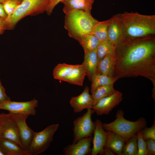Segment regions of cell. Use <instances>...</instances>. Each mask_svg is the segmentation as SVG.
<instances>
[{"instance_id":"obj_10","label":"cell","mask_w":155,"mask_h":155,"mask_svg":"<svg viewBox=\"0 0 155 155\" xmlns=\"http://www.w3.org/2000/svg\"><path fill=\"white\" fill-rule=\"evenodd\" d=\"M123 99L122 92L117 90L113 94L100 100L92 109L98 115H107L120 104Z\"/></svg>"},{"instance_id":"obj_39","label":"cell","mask_w":155,"mask_h":155,"mask_svg":"<svg viewBox=\"0 0 155 155\" xmlns=\"http://www.w3.org/2000/svg\"><path fill=\"white\" fill-rule=\"evenodd\" d=\"M4 31L3 30L0 28V34L3 33Z\"/></svg>"},{"instance_id":"obj_12","label":"cell","mask_w":155,"mask_h":155,"mask_svg":"<svg viewBox=\"0 0 155 155\" xmlns=\"http://www.w3.org/2000/svg\"><path fill=\"white\" fill-rule=\"evenodd\" d=\"M69 103L75 113H80L85 109L92 108L93 106V100L89 93V87L86 86L80 94L72 97Z\"/></svg>"},{"instance_id":"obj_21","label":"cell","mask_w":155,"mask_h":155,"mask_svg":"<svg viewBox=\"0 0 155 155\" xmlns=\"http://www.w3.org/2000/svg\"><path fill=\"white\" fill-rule=\"evenodd\" d=\"M0 150L5 155H28L20 145L14 142L0 138Z\"/></svg>"},{"instance_id":"obj_29","label":"cell","mask_w":155,"mask_h":155,"mask_svg":"<svg viewBox=\"0 0 155 155\" xmlns=\"http://www.w3.org/2000/svg\"><path fill=\"white\" fill-rule=\"evenodd\" d=\"M21 2L18 0H7L2 3L7 17L13 13Z\"/></svg>"},{"instance_id":"obj_40","label":"cell","mask_w":155,"mask_h":155,"mask_svg":"<svg viewBox=\"0 0 155 155\" xmlns=\"http://www.w3.org/2000/svg\"><path fill=\"white\" fill-rule=\"evenodd\" d=\"M7 0H0V3H3Z\"/></svg>"},{"instance_id":"obj_23","label":"cell","mask_w":155,"mask_h":155,"mask_svg":"<svg viewBox=\"0 0 155 155\" xmlns=\"http://www.w3.org/2000/svg\"><path fill=\"white\" fill-rule=\"evenodd\" d=\"M117 80L103 74L96 73L92 76L91 81V92L92 93L98 87L104 85L113 84Z\"/></svg>"},{"instance_id":"obj_25","label":"cell","mask_w":155,"mask_h":155,"mask_svg":"<svg viewBox=\"0 0 155 155\" xmlns=\"http://www.w3.org/2000/svg\"><path fill=\"white\" fill-rule=\"evenodd\" d=\"M116 46L108 40L100 41L96 50L98 62L108 55H114Z\"/></svg>"},{"instance_id":"obj_27","label":"cell","mask_w":155,"mask_h":155,"mask_svg":"<svg viewBox=\"0 0 155 155\" xmlns=\"http://www.w3.org/2000/svg\"><path fill=\"white\" fill-rule=\"evenodd\" d=\"M110 19L99 22L95 26L91 33L94 34L99 40L102 41L108 40L107 29Z\"/></svg>"},{"instance_id":"obj_14","label":"cell","mask_w":155,"mask_h":155,"mask_svg":"<svg viewBox=\"0 0 155 155\" xmlns=\"http://www.w3.org/2000/svg\"><path fill=\"white\" fill-rule=\"evenodd\" d=\"M106 139L104 148L110 149L115 154L122 155L125 140L118 134L111 131H106Z\"/></svg>"},{"instance_id":"obj_18","label":"cell","mask_w":155,"mask_h":155,"mask_svg":"<svg viewBox=\"0 0 155 155\" xmlns=\"http://www.w3.org/2000/svg\"><path fill=\"white\" fill-rule=\"evenodd\" d=\"M115 63L114 55H106L98 62L96 73L114 78Z\"/></svg>"},{"instance_id":"obj_41","label":"cell","mask_w":155,"mask_h":155,"mask_svg":"<svg viewBox=\"0 0 155 155\" xmlns=\"http://www.w3.org/2000/svg\"><path fill=\"white\" fill-rule=\"evenodd\" d=\"M0 155H5L0 150Z\"/></svg>"},{"instance_id":"obj_36","label":"cell","mask_w":155,"mask_h":155,"mask_svg":"<svg viewBox=\"0 0 155 155\" xmlns=\"http://www.w3.org/2000/svg\"><path fill=\"white\" fill-rule=\"evenodd\" d=\"M7 17L2 3H0V18L5 20Z\"/></svg>"},{"instance_id":"obj_16","label":"cell","mask_w":155,"mask_h":155,"mask_svg":"<svg viewBox=\"0 0 155 155\" xmlns=\"http://www.w3.org/2000/svg\"><path fill=\"white\" fill-rule=\"evenodd\" d=\"M94 0H64L61 2L63 4V11L65 14L73 10H81L91 12Z\"/></svg>"},{"instance_id":"obj_24","label":"cell","mask_w":155,"mask_h":155,"mask_svg":"<svg viewBox=\"0 0 155 155\" xmlns=\"http://www.w3.org/2000/svg\"><path fill=\"white\" fill-rule=\"evenodd\" d=\"M78 42L86 53L96 51L100 41L94 34L90 33L83 36Z\"/></svg>"},{"instance_id":"obj_33","label":"cell","mask_w":155,"mask_h":155,"mask_svg":"<svg viewBox=\"0 0 155 155\" xmlns=\"http://www.w3.org/2000/svg\"><path fill=\"white\" fill-rule=\"evenodd\" d=\"M63 0H49L46 10L48 15H50L56 5Z\"/></svg>"},{"instance_id":"obj_4","label":"cell","mask_w":155,"mask_h":155,"mask_svg":"<svg viewBox=\"0 0 155 155\" xmlns=\"http://www.w3.org/2000/svg\"><path fill=\"white\" fill-rule=\"evenodd\" d=\"M124 116L123 111L118 110L115 119L109 123H103L102 127L105 130L113 131L122 137L126 142L138 131L146 127L147 122L143 117L136 121H131L125 119Z\"/></svg>"},{"instance_id":"obj_37","label":"cell","mask_w":155,"mask_h":155,"mask_svg":"<svg viewBox=\"0 0 155 155\" xmlns=\"http://www.w3.org/2000/svg\"><path fill=\"white\" fill-rule=\"evenodd\" d=\"M0 28L5 30L8 29L7 24L5 20L0 18Z\"/></svg>"},{"instance_id":"obj_30","label":"cell","mask_w":155,"mask_h":155,"mask_svg":"<svg viewBox=\"0 0 155 155\" xmlns=\"http://www.w3.org/2000/svg\"><path fill=\"white\" fill-rule=\"evenodd\" d=\"M136 134L137 137L138 152L137 155H147V144L140 131Z\"/></svg>"},{"instance_id":"obj_5","label":"cell","mask_w":155,"mask_h":155,"mask_svg":"<svg viewBox=\"0 0 155 155\" xmlns=\"http://www.w3.org/2000/svg\"><path fill=\"white\" fill-rule=\"evenodd\" d=\"M49 0H22L13 13L5 20L8 29L13 28L25 17L37 15L46 11Z\"/></svg>"},{"instance_id":"obj_28","label":"cell","mask_w":155,"mask_h":155,"mask_svg":"<svg viewBox=\"0 0 155 155\" xmlns=\"http://www.w3.org/2000/svg\"><path fill=\"white\" fill-rule=\"evenodd\" d=\"M125 144L122 155H137V137L136 134L131 137Z\"/></svg>"},{"instance_id":"obj_34","label":"cell","mask_w":155,"mask_h":155,"mask_svg":"<svg viewBox=\"0 0 155 155\" xmlns=\"http://www.w3.org/2000/svg\"><path fill=\"white\" fill-rule=\"evenodd\" d=\"M11 100L5 92V89L2 86L0 79V104Z\"/></svg>"},{"instance_id":"obj_31","label":"cell","mask_w":155,"mask_h":155,"mask_svg":"<svg viewBox=\"0 0 155 155\" xmlns=\"http://www.w3.org/2000/svg\"><path fill=\"white\" fill-rule=\"evenodd\" d=\"M142 136L146 140L148 139L155 140V121L151 127H146L140 130Z\"/></svg>"},{"instance_id":"obj_11","label":"cell","mask_w":155,"mask_h":155,"mask_svg":"<svg viewBox=\"0 0 155 155\" xmlns=\"http://www.w3.org/2000/svg\"><path fill=\"white\" fill-rule=\"evenodd\" d=\"M102 123L98 119L95 122V128L92 138L93 147L91 154H103V151L106 139V131L102 127Z\"/></svg>"},{"instance_id":"obj_9","label":"cell","mask_w":155,"mask_h":155,"mask_svg":"<svg viewBox=\"0 0 155 155\" xmlns=\"http://www.w3.org/2000/svg\"><path fill=\"white\" fill-rule=\"evenodd\" d=\"M38 101L34 98L26 102L7 101L0 104V109L8 111L9 112L28 116L36 114V108L38 106Z\"/></svg>"},{"instance_id":"obj_6","label":"cell","mask_w":155,"mask_h":155,"mask_svg":"<svg viewBox=\"0 0 155 155\" xmlns=\"http://www.w3.org/2000/svg\"><path fill=\"white\" fill-rule=\"evenodd\" d=\"M59 127L58 124H51L39 132H34L28 151V155H36L44 152L49 148L53 135Z\"/></svg>"},{"instance_id":"obj_32","label":"cell","mask_w":155,"mask_h":155,"mask_svg":"<svg viewBox=\"0 0 155 155\" xmlns=\"http://www.w3.org/2000/svg\"><path fill=\"white\" fill-rule=\"evenodd\" d=\"M146 141L147 144V155H155V140L148 139Z\"/></svg>"},{"instance_id":"obj_2","label":"cell","mask_w":155,"mask_h":155,"mask_svg":"<svg viewBox=\"0 0 155 155\" xmlns=\"http://www.w3.org/2000/svg\"><path fill=\"white\" fill-rule=\"evenodd\" d=\"M123 38L155 36V15L125 12L115 15Z\"/></svg>"},{"instance_id":"obj_26","label":"cell","mask_w":155,"mask_h":155,"mask_svg":"<svg viewBox=\"0 0 155 155\" xmlns=\"http://www.w3.org/2000/svg\"><path fill=\"white\" fill-rule=\"evenodd\" d=\"M77 65H70L65 63L58 64L53 71L54 78L61 81Z\"/></svg>"},{"instance_id":"obj_22","label":"cell","mask_w":155,"mask_h":155,"mask_svg":"<svg viewBox=\"0 0 155 155\" xmlns=\"http://www.w3.org/2000/svg\"><path fill=\"white\" fill-rule=\"evenodd\" d=\"M117 90L114 88L113 84L102 86L97 87L91 93L93 100V106L96 104L101 99L113 94Z\"/></svg>"},{"instance_id":"obj_20","label":"cell","mask_w":155,"mask_h":155,"mask_svg":"<svg viewBox=\"0 0 155 155\" xmlns=\"http://www.w3.org/2000/svg\"><path fill=\"white\" fill-rule=\"evenodd\" d=\"M86 75V70L82 64L77 65L61 81L66 82L70 84L82 86Z\"/></svg>"},{"instance_id":"obj_7","label":"cell","mask_w":155,"mask_h":155,"mask_svg":"<svg viewBox=\"0 0 155 155\" xmlns=\"http://www.w3.org/2000/svg\"><path fill=\"white\" fill-rule=\"evenodd\" d=\"M87 109L85 113L73 121L72 143H75L82 139L92 137L95 128V122L92 121V116L95 112L92 108Z\"/></svg>"},{"instance_id":"obj_15","label":"cell","mask_w":155,"mask_h":155,"mask_svg":"<svg viewBox=\"0 0 155 155\" xmlns=\"http://www.w3.org/2000/svg\"><path fill=\"white\" fill-rule=\"evenodd\" d=\"M0 138L13 141L22 147L16 125L9 113Z\"/></svg>"},{"instance_id":"obj_17","label":"cell","mask_w":155,"mask_h":155,"mask_svg":"<svg viewBox=\"0 0 155 155\" xmlns=\"http://www.w3.org/2000/svg\"><path fill=\"white\" fill-rule=\"evenodd\" d=\"M98 63L96 51L84 53V61L82 64L86 71V75L90 80L96 73Z\"/></svg>"},{"instance_id":"obj_1","label":"cell","mask_w":155,"mask_h":155,"mask_svg":"<svg viewBox=\"0 0 155 155\" xmlns=\"http://www.w3.org/2000/svg\"><path fill=\"white\" fill-rule=\"evenodd\" d=\"M114 78L142 76L150 80L155 95V36L123 38L116 46Z\"/></svg>"},{"instance_id":"obj_19","label":"cell","mask_w":155,"mask_h":155,"mask_svg":"<svg viewBox=\"0 0 155 155\" xmlns=\"http://www.w3.org/2000/svg\"><path fill=\"white\" fill-rule=\"evenodd\" d=\"M107 34L108 40L115 46L123 38L121 30L115 15L110 19Z\"/></svg>"},{"instance_id":"obj_13","label":"cell","mask_w":155,"mask_h":155,"mask_svg":"<svg viewBox=\"0 0 155 155\" xmlns=\"http://www.w3.org/2000/svg\"><path fill=\"white\" fill-rule=\"evenodd\" d=\"M92 137L82 139L75 143L68 145L63 149L65 155H86L91 154Z\"/></svg>"},{"instance_id":"obj_35","label":"cell","mask_w":155,"mask_h":155,"mask_svg":"<svg viewBox=\"0 0 155 155\" xmlns=\"http://www.w3.org/2000/svg\"><path fill=\"white\" fill-rule=\"evenodd\" d=\"M8 116V114L3 113L0 114V135L2 132Z\"/></svg>"},{"instance_id":"obj_42","label":"cell","mask_w":155,"mask_h":155,"mask_svg":"<svg viewBox=\"0 0 155 155\" xmlns=\"http://www.w3.org/2000/svg\"><path fill=\"white\" fill-rule=\"evenodd\" d=\"M18 0L22 1V0Z\"/></svg>"},{"instance_id":"obj_38","label":"cell","mask_w":155,"mask_h":155,"mask_svg":"<svg viewBox=\"0 0 155 155\" xmlns=\"http://www.w3.org/2000/svg\"><path fill=\"white\" fill-rule=\"evenodd\" d=\"M103 155H115V154L109 148H104Z\"/></svg>"},{"instance_id":"obj_3","label":"cell","mask_w":155,"mask_h":155,"mask_svg":"<svg viewBox=\"0 0 155 155\" xmlns=\"http://www.w3.org/2000/svg\"><path fill=\"white\" fill-rule=\"evenodd\" d=\"M99 22L91 12L76 9L65 14L64 27L69 36L79 41L84 35L91 33Z\"/></svg>"},{"instance_id":"obj_8","label":"cell","mask_w":155,"mask_h":155,"mask_svg":"<svg viewBox=\"0 0 155 155\" xmlns=\"http://www.w3.org/2000/svg\"><path fill=\"white\" fill-rule=\"evenodd\" d=\"M9 113L16 125L22 147L28 153L34 133L26 123V120L29 116Z\"/></svg>"}]
</instances>
